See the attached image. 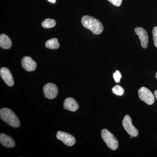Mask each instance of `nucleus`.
I'll return each instance as SVG.
<instances>
[{
  "instance_id": "nucleus-1",
  "label": "nucleus",
  "mask_w": 157,
  "mask_h": 157,
  "mask_svg": "<svg viewBox=\"0 0 157 157\" xmlns=\"http://www.w3.org/2000/svg\"><path fill=\"white\" fill-rule=\"evenodd\" d=\"M81 22L85 28L90 30L94 35H100L104 30V26L101 21L91 16H83Z\"/></svg>"
},
{
  "instance_id": "nucleus-2",
  "label": "nucleus",
  "mask_w": 157,
  "mask_h": 157,
  "mask_svg": "<svg viewBox=\"0 0 157 157\" xmlns=\"http://www.w3.org/2000/svg\"><path fill=\"white\" fill-rule=\"evenodd\" d=\"M1 119L13 128H18L20 125V121L17 116L11 109L4 108L0 110Z\"/></svg>"
},
{
  "instance_id": "nucleus-3",
  "label": "nucleus",
  "mask_w": 157,
  "mask_h": 157,
  "mask_svg": "<svg viewBox=\"0 0 157 157\" xmlns=\"http://www.w3.org/2000/svg\"><path fill=\"white\" fill-rule=\"evenodd\" d=\"M101 137L107 146L113 150H116L118 147V141L115 136L108 130L103 129L101 131Z\"/></svg>"
},
{
  "instance_id": "nucleus-4",
  "label": "nucleus",
  "mask_w": 157,
  "mask_h": 157,
  "mask_svg": "<svg viewBox=\"0 0 157 157\" xmlns=\"http://www.w3.org/2000/svg\"><path fill=\"white\" fill-rule=\"evenodd\" d=\"M138 95L141 101L148 105H152L155 102V97L152 93L145 87L140 88L138 91Z\"/></svg>"
},
{
  "instance_id": "nucleus-5",
  "label": "nucleus",
  "mask_w": 157,
  "mask_h": 157,
  "mask_svg": "<svg viewBox=\"0 0 157 157\" xmlns=\"http://www.w3.org/2000/svg\"><path fill=\"white\" fill-rule=\"evenodd\" d=\"M124 128L129 135L136 137L139 134L138 130L132 124V118L128 115H126L122 121Z\"/></svg>"
},
{
  "instance_id": "nucleus-6",
  "label": "nucleus",
  "mask_w": 157,
  "mask_h": 157,
  "mask_svg": "<svg viewBox=\"0 0 157 157\" xmlns=\"http://www.w3.org/2000/svg\"><path fill=\"white\" fill-rule=\"evenodd\" d=\"M57 138L61 140L65 145L72 146L76 143V139L73 135L66 132L59 131L56 135Z\"/></svg>"
},
{
  "instance_id": "nucleus-7",
  "label": "nucleus",
  "mask_w": 157,
  "mask_h": 157,
  "mask_svg": "<svg viewBox=\"0 0 157 157\" xmlns=\"http://www.w3.org/2000/svg\"><path fill=\"white\" fill-rule=\"evenodd\" d=\"M43 91L45 98L48 99H53L57 95L58 89L55 84L48 83L45 84L43 88Z\"/></svg>"
},
{
  "instance_id": "nucleus-8",
  "label": "nucleus",
  "mask_w": 157,
  "mask_h": 157,
  "mask_svg": "<svg viewBox=\"0 0 157 157\" xmlns=\"http://www.w3.org/2000/svg\"><path fill=\"white\" fill-rule=\"evenodd\" d=\"M136 35L138 36L140 39L141 45L142 48H147L148 42V36L147 32L144 29L141 27H137L135 29Z\"/></svg>"
},
{
  "instance_id": "nucleus-9",
  "label": "nucleus",
  "mask_w": 157,
  "mask_h": 157,
  "mask_svg": "<svg viewBox=\"0 0 157 157\" xmlns=\"http://www.w3.org/2000/svg\"><path fill=\"white\" fill-rule=\"evenodd\" d=\"M0 75L4 81L9 86H12L14 84V80L10 70L6 67H2L0 70Z\"/></svg>"
},
{
  "instance_id": "nucleus-10",
  "label": "nucleus",
  "mask_w": 157,
  "mask_h": 157,
  "mask_svg": "<svg viewBox=\"0 0 157 157\" xmlns=\"http://www.w3.org/2000/svg\"><path fill=\"white\" fill-rule=\"evenodd\" d=\"M21 65L24 69L28 72H33L36 70L37 64L35 61L29 56H25L21 61Z\"/></svg>"
},
{
  "instance_id": "nucleus-11",
  "label": "nucleus",
  "mask_w": 157,
  "mask_h": 157,
  "mask_svg": "<svg viewBox=\"0 0 157 157\" xmlns=\"http://www.w3.org/2000/svg\"><path fill=\"white\" fill-rule=\"evenodd\" d=\"M64 108L72 112H75L78 109V105L76 100L72 98H67L65 100Z\"/></svg>"
},
{
  "instance_id": "nucleus-12",
  "label": "nucleus",
  "mask_w": 157,
  "mask_h": 157,
  "mask_svg": "<svg viewBox=\"0 0 157 157\" xmlns=\"http://www.w3.org/2000/svg\"><path fill=\"white\" fill-rule=\"evenodd\" d=\"M0 142L3 146L12 148L15 146V142L13 138L4 133L0 135Z\"/></svg>"
},
{
  "instance_id": "nucleus-13",
  "label": "nucleus",
  "mask_w": 157,
  "mask_h": 157,
  "mask_svg": "<svg viewBox=\"0 0 157 157\" xmlns=\"http://www.w3.org/2000/svg\"><path fill=\"white\" fill-rule=\"evenodd\" d=\"M12 46V42L8 36L5 34L0 36V47L3 49H9Z\"/></svg>"
},
{
  "instance_id": "nucleus-14",
  "label": "nucleus",
  "mask_w": 157,
  "mask_h": 157,
  "mask_svg": "<svg viewBox=\"0 0 157 157\" xmlns=\"http://www.w3.org/2000/svg\"><path fill=\"white\" fill-rule=\"evenodd\" d=\"M45 46L49 49H57L59 47V43L57 39L53 38L48 40L45 43Z\"/></svg>"
},
{
  "instance_id": "nucleus-15",
  "label": "nucleus",
  "mask_w": 157,
  "mask_h": 157,
  "mask_svg": "<svg viewBox=\"0 0 157 157\" xmlns=\"http://www.w3.org/2000/svg\"><path fill=\"white\" fill-rule=\"evenodd\" d=\"M56 22L55 20L50 18H47L43 21L42 23V27L45 29H50L55 26Z\"/></svg>"
},
{
  "instance_id": "nucleus-16",
  "label": "nucleus",
  "mask_w": 157,
  "mask_h": 157,
  "mask_svg": "<svg viewBox=\"0 0 157 157\" xmlns=\"http://www.w3.org/2000/svg\"><path fill=\"white\" fill-rule=\"evenodd\" d=\"M112 92L113 94L117 96H122L124 93L123 88L119 85H116L112 88Z\"/></svg>"
},
{
  "instance_id": "nucleus-17",
  "label": "nucleus",
  "mask_w": 157,
  "mask_h": 157,
  "mask_svg": "<svg viewBox=\"0 0 157 157\" xmlns=\"http://www.w3.org/2000/svg\"><path fill=\"white\" fill-rule=\"evenodd\" d=\"M113 77L115 82L116 83H119L120 82L121 79V74L118 70H116L115 73L113 74Z\"/></svg>"
},
{
  "instance_id": "nucleus-18",
  "label": "nucleus",
  "mask_w": 157,
  "mask_h": 157,
  "mask_svg": "<svg viewBox=\"0 0 157 157\" xmlns=\"http://www.w3.org/2000/svg\"><path fill=\"white\" fill-rule=\"evenodd\" d=\"M152 35L154 45L157 48V27H155L153 29Z\"/></svg>"
},
{
  "instance_id": "nucleus-19",
  "label": "nucleus",
  "mask_w": 157,
  "mask_h": 157,
  "mask_svg": "<svg viewBox=\"0 0 157 157\" xmlns=\"http://www.w3.org/2000/svg\"><path fill=\"white\" fill-rule=\"evenodd\" d=\"M108 1L113 6L119 7L121 5L123 0H108Z\"/></svg>"
},
{
  "instance_id": "nucleus-20",
  "label": "nucleus",
  "mask_w": 157,
  "mask_h": 157,
  "mask_svg": "<svg viewBox=\"0 0 157 157\" xmlns=\"http://www.w3.org/2000/svg\"><path fill=\"white\" fill-rule=\"evenodd\" d=\"M154 96L155 98L157 100V90H156L154 92Z\"/></svg>"
},
{
  "instance_id": "nucleus-21",
  "label": "nucleus",
  "mask_w": 157,
  "mask_h": 157,
  "mask_svg": "<svg viewBox=\"0 0 157 157\" xmlns=\"http://www.w3.org/2000/svg\"><path fill=\"white\" fill-rule=\"evenodd\" d=\"M48 1L52 3H54L56 2V0H48Z\"/></svg>"
},
{
  "instance_id": "nucleus-22",
  "label": "nucleus",
  "mask_w": 157,
  "mask_h": 157,
  "mask_svg": "<svg viewBox=\"0 0 157 157\" xmlns=\"http://www.w3.org/2000/svg\"><path fill=\"white\" fill-rule=\"evenodd\" d=\"M156 76H155V77L157 78V72L156 73Z\"/></svg>"
}]
</instances>
